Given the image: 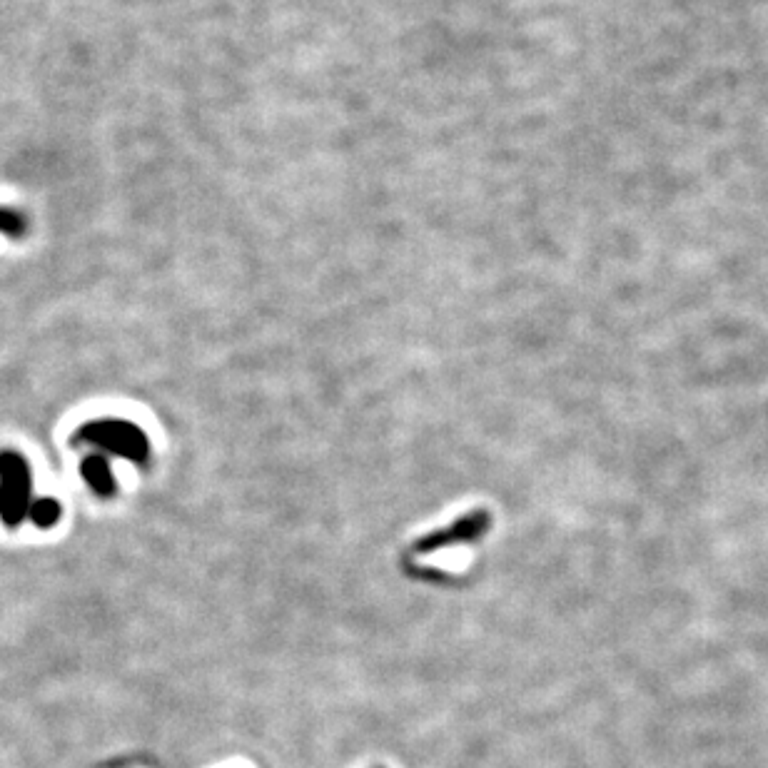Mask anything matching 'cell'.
Returning a JSON list of instances; mask_svg holds the SVG:
<instances>
[{
    "label": "cell",
    "mask_w": 768,
    "mask_h": 768,
    "mask_svg": "<svg viewBox=\"0 0 768 768\" xmlns=\"http://www.w3.org/2000/svg\"><path fill=\"white\" fill-rule=\"evenodd\" d=\"M75 439L138 464L145 462L150 454V442L143 429L135 427L133 422H123V419H95V422L83 424Z\"/></svg>",
    "instance_id": "1"
},
{
    "label": "cell",
    "mask_w": 768,
    "mask_h": 768,
    "mask_svg": "<svg viewBox=\"0 0 768 768\" xmlns=\"http://www.w3.org/2000/svg\"><path fill=\"white\" fill-rule=\"evenodd\" d=\"M33 504L30 467L18 452H0V522L15 529L28 519Z\"/></svg>",
    "instance_id": "2"
},
{
    "label": "cell",
    "mask_w": 768,
    "mask_h": 768,
    "mask_svg": "<svg viewBox=\"0 0 768 768\" xmlns=\"http://www.w3.org/2000/svg\"><path fill=\"white\" fill-rule=\"evenodd\" d=\"M80 474H83L85 482L93 487L95 494L100 497H110L115 492V477L113 469H110V462L103 457V454H90V457L83 459L80 464Z\"/></svg>",
    "instance_id": "3"
},
{
    "label": "cell",
    "mask_w": 768,
    "mask_h": 768,
    "mask_svg": "<svg viewBox=\"0 0 768 768\" xmlns=\"http://www.w3.org/2000/svg\"><path fill=\"white\" fill-rule=\"evenodd\" d=\"M60 504L55 499H33L28 509V519L35 524L38 529H50L60 522Z\"/></svg>",
    "instance_id": "4"
}]
</instances>
